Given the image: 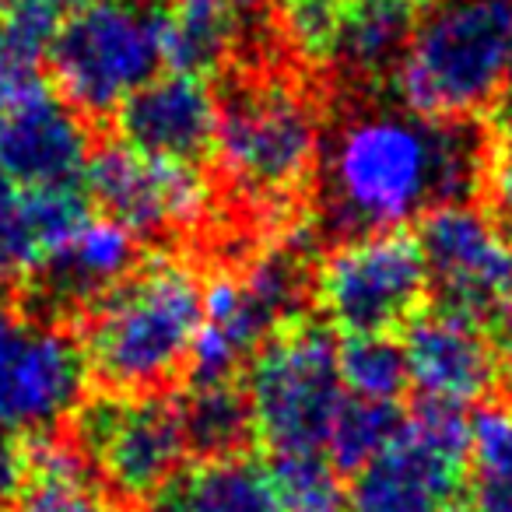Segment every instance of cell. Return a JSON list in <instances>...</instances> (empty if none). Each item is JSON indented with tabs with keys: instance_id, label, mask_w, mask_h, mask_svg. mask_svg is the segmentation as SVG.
<instances>
[{
	"instance_id": "1",
	"label": "cell",
	"mask_w": 512,
	"mask_h": 512,
	"mask_svg": "<svg viewBox=\"0 0 512 512\" xmlns=\"http://www.w3.org/2000/svg\"><path fill=\"white\" fill-rule=\"evenodd\" d=\"M327 88L309 197V225L323 249L477 200L488 120H432L404 106L393 88Z\"/></svg>"
},
{
	"instance_id": "2",
	"label": "cell",
	"mask_w": 512,
	"mask_h": 512,
	"mask_svg": "<svg viewBox=\"0 0 512 512\" xmlns=\"http://www.w3.org/2000/svg\"><path fill=\"white\" fill-rule=\"evenodd\" d=\"M204 320V267L183 249H148L78 320L88 372L106 393H158L186 372Z\"/></svg>"
},
{
	"instance_id": "3",
	"label": "cell",
	"mask_w": 512,
	"mask_h": 512,
	"mask_svg": "<svg viewBox=\"0 0 512 512\" xmlns=\"http://www.w3.org/2000/svg\"><path fill=\"white\" fill-rule=\"evenodd\" d=\"M512 50V0H421L393 95L432 120L495 113Z\"/></svg>"
},
{
	"instance_id": "4",
	"label": "cell",
	"mask_w": 512,
	"mask_h": 512,
	"mask_svg": "<svg viewBox=\"0 0 512 512\" xmlns=\"http://www.w3.org/2000/svg\"><path fill=\"white\" fill-rule=\"evenodd\" d=\"M165 67V0H99L60 22L46 78L95 130Z\"/></svg>"
},
{
	"instance_id": "5",
	"label": "cell",
	"mask_w": 512,
	"mask_h": 512,
	"mask_svg": "<svg viewBox=\"0 0 512 512\" xmlns=\"http://www.w3.org/2000/svg\"><path fill=\"white\" fill-rule=\"evenodd\" d=\"M85 193L99 214L120 221L144 249L197 256L218 228V197L204 165L144 155L120 137H95Z\"/></svg>"
},
{
	"instance_id": "6",
	"label": "cell",
	"mask_w": 512,
	"mask_h": 512,
	"mask_svg": "<svg viewBox=\"0 0 512 512\" xmlns=\"http://www.w3.org/2000/svg\"><path fill=\"white\" fill-rule=\"evenodd\" d=\"M249 421L271 453L323 449L344 400L334 327L302 316L281 327L242 372Z\"/></svg>"
},
{
	"instance_id": "7",
	"label": "cell",
	"mask_w": 512,
	"mask_h": 512,
	"mask_svg": "<svg viewBox=\"0 0 512 512\" xmlns=\"http://www.w3.org/2000/svg\"><path fill=\"white\" fill-rule=\"evenodd\" d=\"M88 355L74 323L53 320L0 292V432L50 435L88 397Z\"/></svg>"
},
{
	"instance_id": "8",
	"label": "cell",
	"mask_w": 512,
	"mask_h": 512,
	"mask_svg": "<svg viewBox=\"0 0 512 512\" xmlns=\"http://www.w3.org/2000/svg\"><path fill=\"white\" fill-rule=\"evenodd\" d=\"M428 299L425 253L407 228L344 239L320 253L313 306L341 334H400Z\"/></svg>"
},
{
	"instance_id": "9",
	"label": "cell",
	"mask_w": 512,
	"mask_h": 512,
	"mask_svg": "<svg viewBox=\"0 0 512 512\" xmlns=\"http://www.w3.org/2000/svg\"><path fill=\"white\" fill-rule=\"evenodd\" d=\"M78 446L106 484L120 495L148 502L183 470L190 453L179 397L106 393L78 411Z\"/></svg>"
},
{
	"instance_id": "10",
	"label": "cell",
	"mask_w": 512,
	"mask_h": 512,
	"mask_svg": "<svg viewBox=\"0 0 512 512\" xmlns=\"http://www.w3.org/2000/svg\"><path fill=\"white\" fill-rule=\"evenodd\" d=\"M467 446L463 407L421 397L397 442L355 474L348 512H439L463 484Z\"/></svg>"
},
{
	"instance_id": "11",
	"label": "cell",
	"mask_w": 512,
	"mask_h": 512,
	"mask_svg": "<svg viewBox=\"0 0 512 512\" xmlns=\"http://www.w3.org/2000/svg\"><path fill=\"white\" fill-rule=\"evenodd\" d=\"M414 225L432 285L428 302L488 323L512 299L509 228L477 200L442 204Z\"/></svg>"
},
{
	"instance_id": "12",
	"label": "cell",
	"mask_w": 512,
	"mask_h": 512,
	"mask_svg": "<svg viewBox=\"0 0 512 512\" xmlns=\"http://www.w3.org/2000/svg\"><path fill=\"white\" fill-rule=\"evenodd\" d=\"M148 253L144 242L134 232L120 225V221L106 218H88L64 246H57L43 264L29 274L18 288H11V299L22 306L36 309L53 320L74 323L123 278L130 274L141 256Z\"/></svg>"
},
{
	"instance_id": "13",
	"label": "cell",
	"mask_w": 512,
	"mask_h": 512,
	"mask_svg": "<svg viewBox=\"0 0 512 512\" xmlns=\"http://www.w3.org/2000/svg\"><path fill=\"white\" fill-rule=\"evenodd\" d=\"M411 386L428 400L456 407L481 404L509 383L484 323L442 306H425L404 330Z\"/></svg>"
},
{
	"instance_id": "14",
	"label": "cell",
	"mask_w": 512,
	"mask_h": 512,
	"mask_svg": "<svg viewBox=\"0 0 512 512\" xmlns=\"http://www.w3.org/2000/svg\"><path fill=\"white\" fill-rule=\"evenodd\" d=\"M99 130L57 95L43 88L8 106L0 123V169L22 190L85 186V165Z\"/></svg>"
},
{
	"instance_id": "15",
	"label": "cell",
	"mask_w": 512,
	"mask_h": 512,
	"mask_svg": "<svg viewBox=\"0 0 512 512\" xmlns=\"http://www.w3.org/2000/svg\"><path fill=\"white\" fill-rule=\"evenodd\" d=\"M123 144L155 158L207 165L218 134L214 81L186 71H165L144 81L109 120Z\"/></svg>"
},
{
	"instance_id": "16",
	"label": "cell",
	"mask_w": 512,
	"mask_h": 512,
	"mask_svg": "<svg viewBox=\"0 0 512 512\" xmlns=\"http://www.w3.org/2000/svg\"><path fill=\"white\" fill-rule=\"evenodd\" d=\"M421 0H348L323 74L337 88H393Z\"/></svg>"
},
{
	"instance_id": "17",
	"label": "cell",
	"mask_w": 512,
	"mask_h": 512,
	"mask_svg": "<svg viewBox=\"0 0 512 512\" xmlns=\"http://www.w3.org/2000/svg\"><path fill=\"white\" fill-rule=\"evenodd\" d=\"M151 512H278L267 467L242 453L204 456L148 498Z\"/></svg>"
},
{
	"instance_id": "18",
	"label": "cell",
	"mask_w": 512,
	"mask_h": 512,
	"mask_svg": "<svg viewBox=\"0 0 512 512\" xmlns=\"http://www.w3.org/2000/svg\"><path fill=\"white\" fill-rule=\"evenodd\" d=\"M25 446V488L15 512H113L85 449L57 435H32Z\"/></svg>"
},
{
	"instance_id": "19",
	"label": "cell",
	"mask_w": 512,
	"mask_h": 512,
	"mask_svg": "<svg viewBox=\"0 0 512 512\" xmlns=\"http://www.w3.org/2000/svg\"><path fill=\"white\" fill-rule=\"evenodd\" d=\"M239 53V25L225 0H165V67L218 78Z\"/></svg>"
},
{
	"instance_id": "20",
	"label": "cell",
	"mask_w": 512,
	"mask_h": 512,
	"mask_svg": "<svg viewBox=\"0 0 512 512\" xmlns=\"http://www.w3.org/2000/svg\"><path fill=\"white\" fill-rule=\"evenodd\" d=\"M60 29L50 0H4L0 11V95L8 102L43 88L46 57Z\"/></svg>"
},
{
	"instance_id": "21",
	"label": "cell",
	"mask_w": 512,
	"mask_h": 512,
	"mask_svg": "<svg viewBox=\"0 0 512 512\" xmlns=\"http://www.w3.org/2000/svg\"><path fill=\"white\" fill-rule=\"evenodd\" d=\"M179 411H183L190 453L200 456L242 453L246 439L253 435L242 379H228V383H190V390L179 397Z\"/></svg>"
},
{
	"instance_id": "22",
	"label": "cell",
	"mask_w": 512,
	"mask_h": 512,
	"mask_svg": "<svg viewBox=\"0 0 512 512\" xmlns=\"http://www.w3.org/2000/svg\"><path fill=\"white\" fill-rule=\"evenodd\" d=\"M404 421L407 411L397 400H369L344 393L323 449L341 470L358 474L365 463H372L397 442V435L404 432Z\"/></svg>"
},
{
	"instance_id": "23",
	"label": "cell",
	"mask_w": 512,
	"mask_h": 512,
	"mask_svg": "<svg viewBox=\"0 0 512 512\" xmlns=\"http://www.w3.org/2000/svg\"><path fill=\"white\" fill-rule=\"evenodd\" d=\"M278 512H348L341 467L323 449L271 453L267 467Z\"/></svg>"
},
{
	"instance_id": "24",
	"label": "cell",
	"mask_w": 512,
	"mask_h": 512,
	"mask_svg": "<svg viewBox=\"0 0 512 512\" xmlns=\"http://www.w3.org/2000/svg\"><path fill=\"white\" fill-rule=\"evenodd\" d=\"M337 369L351 397L397 400L411 386L407 351L397 334H344L337 341Z\"/></svg>"
},
{
	"instance_id": "25",
	"label": "cell",
	"mask_w": 512,
	"mask_h": 512,
	"mask_svg": "<svg viewBox=\"0 0 512 512\" xmlns=\"http://www.w3.org/2000/svg\"><path fill=\"white\" fill-rule=\"evenodd\" d=\"M43 242L29 211V197L18 183H11L0 169V292L18 288L39 264Z\"/></svg>"
},
{
	"instance_id": "26",
	"label": "cell",
	"mask_w": 512,
	"mask_h": 512,
	"mask_svg": "<svg viewBox=\"0 0 512 512\" xmlns=\"http://www.w3.org/2000/svg\"><path fill=\"white\" fill-rule=\"evenodd\" d=\"M467 463L477 481H512V404H484L470 418Z\"/></svg>"
},
{
	"instance_id": "27",
	"label": "cell",
	"mask_w": 512,
	"mask_h": 512,
	"mask_svg": "<svg viewBox=\"0 0 512 512\" xmlns=\"http://www.w3.org/2000/svg\"><path fill=\"white\" fill-rule=\"evenodd\" d=\"M477 204L488 207V211L512 232V130L495 127V123H491V130H488Z\"/></svg>"
},
{
	"instance_id": "28",
	"label": "cell",
	"mask_w": 512,
	"mask_h": 512,
	"mask_svg": "<svg viewBox=\"0 0 512 512\" xmlns=\"http://www.w3.org/2000/svg\"><path fill=\"white\" fill-rule=\"evenodd\" d=\"M474 512H512V481H477Z\"/></svg>"
},
{
	"instance_id": "29",
	"label": "cell",
	"mask_w": 512,
	"mask_h": 512,
	"mask_svg": "<svg viewBox=\"0 0 512 512\" xmlns=\"http://www.w3.org/2000/svg\"><path fill=\"white\" fill-rule=\"evenodd\" d=\"M491 123L512 130V50H509V67H505V85H502V95H498L495 113H491Z\"/></svg>"
},
{
	"instance_id": "30",
	"label": "cell",
	"mask_w": 512,
	"mask_h": 512,
	"mask_svg": "<svg viewBox=\"0 0 512 512\" xmlns=\"http://www.w3.org/2000/svg\"><path fill=\"white\" fill-rule=\"evenodd\" d=\"M50 4L60 11V15H74V11L92 8V4H99V0H50Z\"/></svg>"
},
{
	"instance_id": "31",
	"label": "cell",
	"mask_w": 512,
	"mask_h": 512,
	"mask_svg": "<svg viewBox=\"0 0 512 512\" xmlns=\"http://www.w3.org/2000/svg\"><path fill=\"white\" fill-rule=\"evenodd\" d=\"M439 512H474V509H470V505H463V502H456V498H449V502L442 505Z\"/></svg>"
},
{
	"instance_id": "32",
	"label": "cell",
	"mask_w": 512,
	"mask_h": 512,
	"mask_svg": "<svg viewBox=\"0 0 512 512\" xmlns=\"http://www.w3.org/2000/svg\"><path fill=\"white\" fill-rule=\"evenodd\" d=\"M8 106H11V102L4 99V95H0V123H4V113H8Z\"/></svg>"
},
{
	"instance_id": "33",
	"label": "cell",
	"mask_w": 512,
	"mask_h": 512,
	"mask_svg": "<svg viewBox=\"0 0 512 512\" xmlns=\"http://www.w3.org/2000/svg\"><path fill=\"white\" fill-rule=\"evenodd\" d=\"M0 11H4V0H0Z\"/></svg>"
}]
</instances>
